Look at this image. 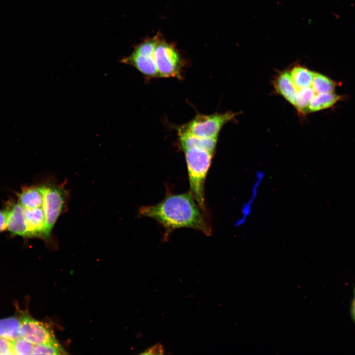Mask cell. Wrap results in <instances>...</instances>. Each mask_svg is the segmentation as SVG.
Here are the masks:
<instances>
[{"label": "cell", "instance_id": "obj_7", "mask_svg": "<svg viewBox=\"0 0 355 355\" xmlns=\"http://www.w3.org/2000/svg\"><path fill=\"white\" fill-rule=\"evenodd\" d=\"M24 209L30 238L38 237L48 239L46 233L45 214L43 207Z\"/></svg>", "mask_w": 355, "mask_h": 355}, {"label": "cell", "instance_id": "obj_3", "mask_svg": "<svg viewBox=\"0 0 355 355\" xmlns=\"http://www.w3.org/2000/svg\"><path fill=\"white\" fill-rule=\"evenodd\" d=\"M154 59L160 77L181 79L183 62L174 46L159 39L154 52Z\"/></svg>", "mask_w": 355, "mask_h": 355}, {"label": "cell", "instance_id": "obj_11", "mask_svg": "<svg viewBox=\"0 0 355 355\" xmlns=\"http://www.w3.org/2000/svg\"><path fill=\"white\" fill-rule=\"evenodd\" d=\"M276 91L293 106L297 89L293 83L289 72L283 71L274 82Z\"/></svg>", "mask_w": 355, "mask_h": 355}, {"label": "cell", "instance_id": "obj_8", "mask_svg": "<svg viewBox=\"0 0 355 355\" xmlns=\"http://www.w3.org/2000/svg\"><path fill=\"white\" fill-rule=\"evenodd\" d=\"M8 209L6 229L13 235L30 238L24 215V209L18 203Z\"/></svg>", "mask_w": 355, "mask_h": 355}, {"label": "cell", "instance_id": "obj_22", "mask_svg": "<svg viewBox=\"0 0 355 355\" xmlns=\"http://www.w3.org/2000/svg\"><path fill=\"white\" fill-rule=\"evenodd\" d=\"M355 295H354V299L352 305V314L353 316L354 317V320H355V292H354Z\"/></svg>", "mask_w": 355, "mask_h": 355}, {"label": "cell", "instance_id": "obj_18", "mask_svg": "<svg viewBox=\"0 0 355 355\" xmlns=\"http://www.w3.org/2000/svg\"><path fill=\"white\" fill-rule=\"evenodd\" d=\"M15 355H32L34 353L35 345L19 337L12 340Z\"/></svg>", "mask_w": 355, "mask_h": 355}, {"label": "cell", "instance_id": "obj_2", "mask_svg": "<svg viewBox=\"0 0 355 355\" xmlns=\"http://www.w3.org/2000/svg\"><path fill=\"white\" fill-rule=\"evenodd\" d=\"M236 115L230 111L209 115L198 114L189 122L178 127L198 137L217 138L222 127L233 119Z\"/></svg>", "mask_w": 355, "mask_h": 355}, {"label": "cell", "instance_id": "obj_16", "mask_svg": "<svg viewBox=\"0 0 355 355\" xmlns=\"http://www.w3.org/2000/svg\"><path fill=\"white\" fill-rule=\"evenodd\" d=\"M311 86L297 90L294 106L301 113H305L309 104L315 96Z\"/></svg>", "mask_w": 355, "mask_h": 355}, {"label": "cell", "instance_id": "obj_21", "mask_svg": "<svg viewBox=\"0 0 355 355\" xmlns=\"http://www.w3.org/2000/svg\"><path fill=\"white\" fill-rule=\"evenodd\" d=\"M8 209L0 210V232L6 229Z\"/></svg>", "mask_w": 355, "mask_h": 355}, {"label": "cell", "instance_id": "obj_20", "mask_svg": "<svg viewBox=\"0 0 355 355\" xmlns=\"http://www.w3.org/2000/svg\"><path fill=\"white\" fill-rule=\"evenodd\" d=\"M164 354V348L160 343L157 344L151 347L141 354L142 355H161Z\"/></svg>", "mask_w": 355, "mask_h": 355}, {"label": "cell", "instance_id": "obj_12", "mask_svg": "<svg viewBox=\"0 0 355 355\" xmlns=\"http://www.w3.org/2000/svg\"><path fill=\"white\" fill-rule=\"evenodd\" d=\"M340 99V96L331 92L318 94L312 100L305 113L313 112L333 106Z\"/></svg>", "mask_w": 355, "mask_h": 355}, {"label": "cell", "instance_id": "obj_14", "mask_svg": "<svg viewBox=\"0 0 355 355\" xmlns=\"http://www.w3.org/2000/svg\"><path fill=\"white\" fill-rule=\"evenodd\" d=\"M314 73L301 66L294 67L289 71L292 81L297 90L311 86Z\"/></svg>", "mask_w": 355, "mask_h": 355}, {"label": "cell", "instance_id": "obj_4", "mask_svg": "<svg viewBox=\"0 0 355 355\" xmlns=\"http://www.w3.org/2000/svg\"><path fill=\"white\" fill-rule=\"evenodd\" d=\"M43 209L46 218V233L50 238L52 229L58 217L65 209L67 192L62 186L54 184H44Z\"/></svg>", "mask_w": 355, "mask_h": 355}, {"label": "cell", "instance_id": "obj_10", "mask_svg": "<svg viewBox=\"0 0 355 355\" xmlns=\"http://www.w3.org/2000/svg\"><path fill=\"white\" fill-rule=\"evenodd\" d=\"M44 195V184L27 187L18 194V203L25 209L43 207Z\"/></svg>", "mask_w": 355, "mask_h": 355}, {"label": "cell", "instance_id": "obj_13", "mask_svg": "<svg viewBox=\"0 0 355 355\" xmlns=\"http://www.w3.org/2000/svg\"><path fill=\"white\" fill-rule=\"evenodd\" d=\"M19 317L12 316L0 319V337L14 340L20 337Z\"/></svg>", "mask_w": 355, "mask_h": 355}, {"label": "cell", "instance_id": "obj_5", "mask_svg": "<svg viewBox=\"0 0 355 355\" xmlns=\"http://www.w3.org/2000/svg\"><path fill=\"white\" fill-rule=\"evenodd\" d=\"M19 317L20 337L35 345L58 341L51 327L46 323L35 319L25 311H21Z\"/></svg>", "mask_w": 355, "mask_h": 355}, {"label": "cell", "instance_id": "obj_1", "mask_svg": "<svg viewBox=\"0 0 355 355\" xmlns=\"http://www.w3.org/2000/svg\"><path fill=\"white\" fill-rule=\"evenodd\" d=\"M201 211L189 192L170 195L156 205L142 207L140 214L161 224L165 229V237L175 229L184 227L196 229L209 236L211 229Z\"/></svg>", "mask_w": 355, "mask_h": 355}, {"label": "cell", "instance_id": "obj_19", "mask_svg": "<svg viewBox=\"0 0 355 355\" xmlns=\"http://www.w3.org/2000/svg\"><path fill=\"white\" fill-rule=\"evenodd\" d=\"M0 355H15L12 340L0 337Z\"/></svg>", "mask_w": 355, "mask_h": 355}, {"label": "cell", "instance_id": "obj_9", "mask_svg": "<svg viewBox=\"0 0 355 355\" xmlns=\"http://www.w3.org/2000/svg\"><path fill=\"white\" fill-rule=\"evenodd\" d=\"M177 130L179 142L182 150L191 148H198L214 153L217 138H203L194 135L179 127Z\"/></svg>", "mask_w": 355, "mask_h": 355}, {"label": "cell", "instance_id": "obj_17", "mask_svg": "<svg viewBox=\"0 0 355 355\" xmlns=\"http://www.w3.org/2000/svg\"><path fill=\"white\" fill-rule=\"evenodd\" d=\"M67 353L58 341L36 345L34 355H66Z\"/></svg>", "mask_w": 355, "mask_h": 355}, {"label": "cell", "instance_id": "obj_15", "mask_svg": "<svg viewBox=\"0 0 355 355\" xmlns=\"http://www.w3.org/2000/svg\"><path fill=\"white\" fill-rule=\"evenodd\" d=\"M311 87L317 94L328 93L333 92L336 83L327 76L314 72Z\"/></svg>", "mask_w": 355, "mask_h": 355}, {"label": "cell", "instance_id": "obj_6", "mask_svg": "<svg viewBox=\"0 0 355 355\" xmlns=\"http://www.w3.org/2000/svg\"><path fill=\"white\" fill-rule=\"evenodd\" d=\"M120 62L134 67L146 78L160 77L154 55L141 54L133 51L130 55L121 59Z\"/></svg>", "mask_w": 355, "mask_h": 355}]
</instances>
